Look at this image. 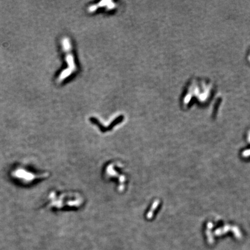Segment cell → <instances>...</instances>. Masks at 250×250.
<instances>
[{
	"instance_id": "6da1fadb",
	"label": "cell",
	"mask_w": 250,
	"mask_h": 250,
	"mask_svg": "<svg viewBox=\"0 0 250 250\" xmlns=\"http://www.w3.org/2000/svg\"><path fill=\"white\" fill-rule=\"evenodd\" d=\"M249 62H250V54H249Z\"/></svg>"
}]
</instances>
